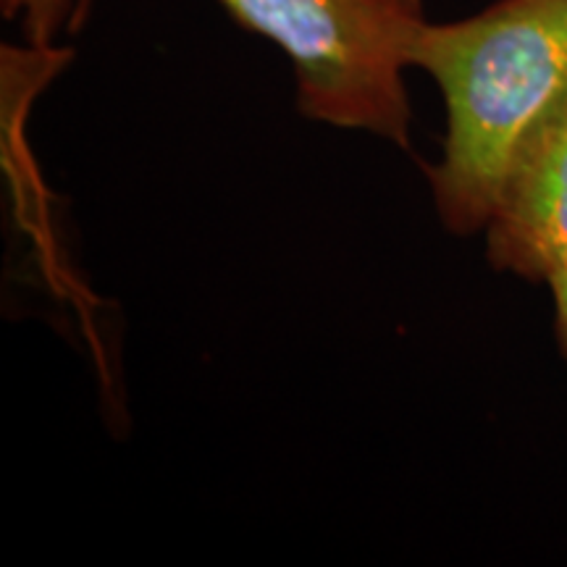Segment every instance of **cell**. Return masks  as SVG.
<instances>
[{
  "mask_svg": "<svg viewBox=\"0 0 567 567\" xmlns=\"http://www.w3.org/2000/svg\"><path fill=\"white\" fill-rule=\"evenodd\" d=\"M239 27L292 61L297 109L339 130L410 147L405 69L425 24L421 0H218Z\"/></svg>",
  "mask_w": 567,
  "mask_h": 567,
  "instance_id": "2",
  "label": "cell"
},
{
  "mask_svg": "<svg viewBox=\"0 0 567 567\" xmlns=\"http://www.w3.org/2000/svg\"><path fill=\"white\" fill-rule=\"evenodd\" d=\"M92 0H0L6 19H19L34 48H53L61 32H80Z\"/></svg>",
  "mask_w": 567,
  "mask_h": 567,
  "instance_id": "4",
  "label": "cell"
},
{
  "mask_svg": "<svg viewBox=\"0 0 567 567\" xmlns=\"http://www.w3.org/2000/svg\"><path fill=\"white\" fill-rule=\"evenodd\" d=\"M484 231L496 271L534 284L567 274V92L515 147Z\"/></svg>",
  "mask_w": 567,
  "mask_h": 567,
  "instance_id": "3",
  "label": "cell"
},
{
  "mask_svg": "<svg viewBox=\"0 0 567 567\" xmlns=\"http://www.w3.org/2000/svg\"><path fill=\"white\" fill-rule=\"evenodd\" d=\"M413 66L439 84L444 153L429 168L450 231H484L509 158L567 92V0H496L473 17L429 24Z\"/></svg>",
  "mask_w": 567,
  "mask_h": 567,
  "instance_id": "1",
  "label": "cell"
},
{
  "mask_svg": "<svg viewBox=\"0 0 567 567\" xmlns=\"http://www.w3.org/2000/svg\"><path fill=\"white\" fill-rule=\"evenodd\" d=\"M551 300H555V334H557V344L559 352H563L565 363H567V274H559L557 279H551L549 284Z\"/></svg>",
  "mask_w": 567,
  "mask_h": 567,
  "instance_id": "5",
  "label": "cell"
}]
</instances>
